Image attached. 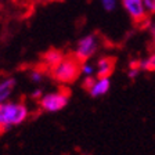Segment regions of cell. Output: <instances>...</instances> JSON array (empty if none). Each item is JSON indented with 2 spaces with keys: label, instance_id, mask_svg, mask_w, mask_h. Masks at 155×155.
Returning <instances> with one entry per match:
<instances>
[{
  "label": "cell",
  "instance_id": "cell-17",
  "mask_svg": "<svg viewBox=\"0 0 155 155\" xmlns=\"http://www.w3.org/2000/svg\"><path fill=\"white\" fill-rule=\"evenodd\" d=\"M3 130H4V129H3V126L0 125V134H2V132H3Z\"/></svg>",
  "mask_w": 155,
  "mask_h": 155
},
{
  "label": "cell",
  "instance_id": "cell-10",
  "mask_svg": "<svg viewBox=\"0 0 155 155\" xmlns=\"http://www.w3.org/2000/svg\"><path fill=\"white\" fill-rule=\"evenodd\" d=\"M140 68H141V71L155 72V53H152L148 58L140 61Z\"/></svg>",
  "mask_w": 155,
  "mask_h": 155
},
{
  "label": "cell",
  "instance_id": "cell-2",
  "mask_svg": "<svg viewBox=\"0 0 155 155\" xmlns=\"http://www.w3.org/2000/svg\"><path fill=\"white\" fill-rule=\"evenodd\" d=\"M28 115L29 110L24 103L7 101V103L0 104V125L3 126V129L21 125L26 120Z\"/></svg>",
  "mask_w": 155,
  "mask_h": 155
},
{
  "label": "cell",
  "instance_id": "cell-16",
  "mask_svg": "<svg viewBox=\"0 0 155 155\" xmlns=\"http://www.w3.org/2000/svg\"><path fill=\"white\" fill-rule=\"evenodd\" d=\"M150 31H151V39H152V45L155 46V24H154V25L151 26V29H150Z\"/></svg>",
  "mask_w": 155,
  "mask_h": 155
},
{
  "label": "cell",
  "instance_id": "cell-3",
  "mask_svg": "<svg viewBox=\"0 0 155 155\" xmlns=\"http://www.w3.org/2000/svg\"><path fill=\"white\" fill-rule=\"evenodd\" d=\"M68 100H69V90L61 89L55 93L43 94L39 98V107H40V110L46 111V112H58L68 104Z\"/></svg>",
  "mask_w": 155,
  "mask_h": 155
},
{
  "label": "cell",
  "instance_id": "cell-6",
  "mask_svg": "<svg viewBox=\"0 0 155 155\" xmlns=\"http://www.w3.org/2000/svg\"><path fill=\"white\" fill-rule=\"evenodd\" d=\"M116 60L115 57L111 55H104V57L98 58V61L96 64V75L97 78H110L115 71Z\"/></svg>",
  "mask_w": 155,
  "mask_h": 155
},
{
  "label": "cell",
  "instance_id": "cell-14",
  "mask_svg": "<svg viewBox=\"0 0 155 155\" xmlns=\"http://www.w3.org/2000/svg\"><path fill=\"white\" fill-rule=\"evenodd\" d=\"M144 2V6L148 15H154L155 14V0H143Z\"/></svg>",
  "mask_w": 155,
  "mask_h": 155
},
{
  "label": "cell",
  "instance_id": "cell-7",
  "mask_svg": "<svg viewBox=\"0 0 155 155\" xmlns=\"http://www.w3.org/2000/svg\"><path fill=\"white\" fill-rule=\"evenodd\" d=\"M111 87V82H110V78H97L94 79L93 84L90 86L89 89V93H90L91 97H100L104 96L105 93H108Z\"/></svg>",
  "mask_w": 155,
  "mask_h": 155
},
{
  "label": "cell",
  "instance_id": "cell-1",
  "mask_svg": "<svg viewBox=\"0 0 155 155\" xmlns=\"http://www.w3.org/2000/svg\"><path fill=\"white\" fill-rule=\"evenodd\" d=\"M81 65L82 62L75 55H64L58 64L50 68V74L58 83L68 84L75 82L81 75Z\"/></svg>",
  "mask_w": 155,
  "mask_h": 155
},
{
  "label": "cell",
  "instance_id": "cell-18",
  "mask_svg": "<svg viewBox=\"0 0 155 155\" xmlns=\"http://www.w3.org/2000/svg\"><path fill=\"white\" fill-rule=\"evenodd\" d=\"M54 2H62V0H54Z\"/></svg>",
  "mask_w": 155,
  "mask_h": 155
},
{
  "label": "cell",
  "instance_id": "cell-11",
  "mask_svg": "<svg viewBox=\"0 0 155 155\" xmlns=\"http://www.w3.org/2000/svg\"><path fill=\"white\" fill-rule=\"evenodd\" d=\"M140 72H141V68H140V61H134V62H132V64H130L127 75H129L130 79H136V78L140 75Z\"/></svg>",
  "mask_w": 155,
  "mask_h": 155
},
{
  "label": "cell",
  "instance_id": "cell-13",
  "mask_svg": "<svg viewBox=\"0 0 155 155\" xmlns=\"http://www.w3.org/2000/svg\"><path fill=\"white\" fill-rule=\"evenodd\" d=\"M101 4H103L104 10L111 13L116 8V4H118V0H101Z\"/></svg>",
  "mask_w": 155,
  "mask_h": 155
},
{
  "label": "cell",
  "instance_id": "cell-12",
  "mask_svg": "<svg viewBox=\"0 0 155 155\" xmlns=\"http://www.w3.org/2000/svg\"><path fill=\"white\" fill-rule=\"evenodd\" d=\"M96 72V68L93 67L91 64H89V62H82L81 65V74L84 75V76H93V74Z\"/></svg>",
  "mask_w": 155,
  "mask_h": 155
},
{
  "label": "cell",
  "instance_id": "cell-8",
  "mask_svg": "<svg viewBox=\"0 0 155 155\" xmlns=\"http://www.w3.org/2000/svg\"><path fill=\"white\" fill-rule=\"evenodd\" d=\"M14 87H15V79L13 78H6L0 82V104L8 101L14 91Z\"/></svg>",
  "mask_w": 155,
  "mask_h": 155
},
{
  "label": "cell",
  "instance_id": "cell-9",
  "mask_svg": "<svg viewBox=\"0 0 155 155\" xmlns=\"http://www.w3.org/2000/svg\"><path fill=\"white\" fill-rule=\"evenodd\" d=\"M62 57H64V54H62L61 51H58V50H48V51L45 53V55H43L45 67L50 69V68H53L55 64H58V62L61 61Z\"/></svg>",
  "mask_w": 155,
  "mask_h": 155
},
{
  "label": "cell",
  "instance_id": "cell-15",
  "mask_svg": "<svg viewBox=\"0 0 155 155\" xmlns=\"http://www.w3.org/2000/svg\"><path fill=\"white\" fill-rule=\"evenodd\" d=\"M42 78H43V71L42 69H33V71L31 72V79H32L33 82H39Z\"/></svg>",
  "mask_w": 155,
  "mask_h": 155
},
{
  "label": "cell",
  "instance_id": "cell-5",
  "mask_svg": "<svg viewBox=\"0 0 155 155\" xmlns=\"http://www.w3.org/2000/svg\"><path fill=\"white\" fill-rule=\"evenodd\" d=\"M120 2H122V6L126 10V13L133 19V22L144 24L148 21V13L145 10L143 0H120Z\"/></svg>",
  "mask_w": 155,
  "mask_h": 155
},
{
  "label": "cell",
  "instance_id": "cell-4",
  "mask_svg": "<svg viewBox=\"0 0 155 155\" xmlns=\"http://www.w3.org/2000/svg\"><path fill=\"white\" fill-rule=\"evenodd\" d=\"M98 47H100L98 38L96 35H87L78 42L74 55L81 62H86L89 61V58H91L96 54Z\"/></svg>",
  "mask_w": 155,
  "mask_h": 155
}]
</instances>
